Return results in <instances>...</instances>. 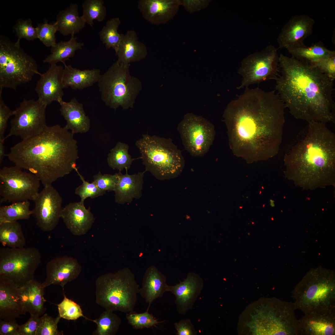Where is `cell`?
Wrapping results in <instances>:
<instances>
[{"label": "cell", "instance_id": "6da1fadb", "mask_svg": "<svg viewBox=\"0 0 335 335\" xmlns=\"http://www.w3.org/2000/svg\"><path fill=\"white\" fill-rule=\"evenodd\" d=\"M286 106L275 91L245 87L223 115L230 149L248 162L277 154L282 139Z\"/></svg>", "mask_w": 335, "mask_h": 335}, {"label": "cell", "instance_id": "7a4b0ae2", "mask_svg": "<svg viewBox=\"0 0 335 335\" xmlns=\"http://www.w3.org/2000/svg\"><path fill=\"white\" fill-rule=\"evenodd\" d=\"M275 89L291 114L309 122L334 119L333 80L312 65L281 54Z\"/></svg>", "mask_w": 335, "mask_h": 335}, {"label": "cell", "instance_id": "3957f363", "mask_svg": "<svg viewBox=\"0 0 335 335\" xmlns=\"http://www.w3.org/2000/svg\"><path fill=\"white\" fill-rule=\"evenodd\" d=\"M74 134L60 125H47L38 134L11 147L7 156L15 165L35 175L44 186L69 174L78 159Z\"/></svg>", "mask_w": 335, "mask_h": 335}, {"label": "cell", "instance_id": "277c9868", "mask_svg": "<svg viewBox=\"0 0 335 335\" xmlns=\"http://www.w3.org/2000/svg\"><path fill=\"white\" fill-rule=\"evenodd\" d=\"M308 123L305 137L284 156L287 179L303 189L335 185V134L325 123Z\"/></svg>", "mask_w": 335, "mask_h": 335}, {"label": "cell", "instance_id": "5b68a950", "mask_svg": "<svg viewBox=\"0 0 335 335\" xmlns=\"http://www.w3.org/2000/svg\"><path fill=\"white\" fill-rule=\"evenodd\" d=\"M296 309L305 314L335 310V274L319 267L310 269L292 292Z\"/></svg>", "mask_w": 335, "mask_h": 335}, {"label": "cell", "instance_id": "8992f818", "mask_svg": "<svg viewBox=\"0 0 335 335\" xmlns=\"http://www.w3.org/2000/svg\"><path fill=\"white\" fill-rule=\"evenodd\" d=\"M136 145L141 154L145 171L164 180L174 179L182 172L185 162L181 151L170 138L143 134Z\"/></svg>", "mask_w": 335, "mask_h": 335}, {"label": "cell", "instance_id": "52a82bcc", "mask_svg": "<svg viewBox=\"0 0 335 335\" xmlns=\"http://www.w3.org/2000/svg\"><path fill=\"white\" fill-rule=\"evenodd\" d=\"M95 287L96 302L105 310L125 313L134 310L139 286L128 268L99 276Z\"/></svg>", "mask_w": 335, "mask_h": 335}, {"label": "cell", "instance_id": "ba28073f", "mask_svg": "<svg viewBox=\"0 0 335 335\" xmlns=\"http://www.w3.org/2000/svg\"><path fill=\"white\" fill-rule=\"evenodd\" d=\"M130 64L117 61L103 74L97 83L101 98L110 108L123 109L133 108L136 100L142 88L141 81L131 75Z\"/></svg>", "mask_w": 335, "mask_h": 335}, {"label": "cell", "instance_id": "9c48e42d", "mask_svg": "<svg viewBox=\"0 0 335 335\" xmlns=\"http://www.w3.org/2000/svg\"><path fill=\"white\" fill-rule=\"evenodd\" d=\"M34 59L27 54L20 43L0 36V91L4 88L16 90L39 75Z\"/></svg>", "mask_w": 335, "mask_h": 335}, {"label": "cell", "instance_id": "30bf717a", "mask_svg": "<svg viewBox=\"0 0 335 335\" xmlns=\"http://www.w3.org/2000/svg\"><path fill=\"white\" fill-rule=\"evenodd\" d=\"M259 308V333L262 335H300L294 302L275 298L262 299Z\"/></svg>", "mask_w": 335, "mask_h": 335}, {"label": "cell", "instance_id": "8fae6325", "mask_svg": "<svg viewBox=\"0 0 335 335\" xmlns=\"http://www.w3.org/2000/svg\"><path fill=\"white\" fill-rule=\"evenodd\" d=\"M41 262L40 253L36 248L0 249V276L9 278L19 287L34 278Z\"/></svg>", "mask_w": 335, "mask_h": 335}, {"label": "cell", "instance_id": "7c38bea8", "mask_svg": "<svg viewBox=\"0 0 335 335\" xmlns=\"http://www.w3.org/2000/svg\"><path fill=\"white\" fill-rule=\"evenodd\" d=\"M40 181L34 174L15 165L0 170V202L34 201L39 193Z\"/></svg>", "mask_w": 335, "mask_h": 335}, {"label": "cell", "instance_id": "4fadbf2b", "mask_svg": "<svg viewBox=\"0 0 335 335\" xmlns=\"http://www.w3.org/2000/svg\"><path fill=\"white\" fill-rule=\"evenodd\" d=\"M279 57L277 49L271 45L244 58L238 71L242 80L237 89L266 80H275L280 72Z\"/></svg>", "mask_w": 335, "mask_h": 335}, {"label": "cell", "instance_id": "5bb4252c", "mask_svg": "<svg viewBox=\"0 0 335 335\" xmlns=\"http://www.w3.org/2000/svg\"><path fill=\"white\" fill-rule=\"evenodd\" d=\"M177 129L185 149L193 156H204L215 137L213 124L203 117L192 113L184 115Z\"/></svg>", "mask_w": 335, "mask_h": 335}, {"label": "cell", "instance_id": "9a60e30c", "mask_svg": "<svg viewBox=\"0 0 335 335\" xmlns=\"http://www.w3.org/2000/svg\"><path fill=\"white\" fill-rule=\"evenodd\" d=\"M47 105L38 99H24L13 111L14 118L11 121L10 132L5 136H14L26 139L40 133L47 126L46 110Z\"/></svg>", "mask_w": 335, "mask_h": 335}, {"label": "cell", "instance_id": "2e32d148", "mask_svg": "<svg viewBox=\"0 0 335 335\" xmlns=\"http://www.w3.org/2000/svg\"><path fill=\"white\" fill-rule=\"evenodd\" d=\"M35 203L33 214L38 227L49 232L58 225L62 209V199L52 185L44 186L33 201Z\"/></svg>", "mask_w": 335, "mask_h": 335}, {"label": "cell", "instance_id": "e0dca14e", "mask_svg": "<svg viewBox=\"0 0 335 335\" xmlns=\"http://www.w3.org/2000/svg\"><path fill=\"white\" fill-rule=\"evenodd\" d=\"M314 20L306 14L291 17L282 28L277 41L278 48L293 47L304 44L303 41L313 32Z\"/></svg>", "mask_w": 335, "mask_h": 335}, {"label": "cell", "instance_id": "ac0fdd59", "mask_svg": "<svg viewBox=\"0 0 335 335\" xmlns=\"http://www.w3.org/2000/svg\"><path fill=\"white\" fill-rule=\"evenodd\" d=\"M81 270V266L74 258L67 256L56 258L47 263L46 278L42 285L45 288L52 284L59 285L64 290L65 285L76 279Z\"/></svg>", "mask_w": 335, "mask_h": 335}, {"label": "cell", "instance_id": "d6986e66", "mask_svg": "<svg viewBox=\"0 0 335 335\" xmlns=\"http://www.w3.org/2000/svg\"><path fill=\"white\" fill-rule=\"evenodd\" d=\"M63 67L56 64L50 65L47 71L40 73V78L35 90L38 99L47 105L54 101L63 100L64 95L62 83Z\"/></svg>", "mask_w": 335, "mask_h": 335}, {"label": "cell", "instance_id": "ffe728a7", "mask_svg": "<svg viewBox=\"0 0 335 335\" xmlns=\"http://www.w3.org/2000/svg\"><path fill=\"white\" fill-rule=\"evenodd\" d=\"M19 287L6 277L0 276V319H15L26 313L22 302Z\"/></svg>", "mask_w": 335, "mask_h": 335}, {"label": "cell", "instance_id": "44dd1931", "mask_svg": "<svg viewBox=\"0 0 335 335\" xmlns=\"http://www.w3.org/2000/svg\"><path fill=\"white\" fill-rule=\"evenodd\" d=\"M61 218L67 228L74 235H83L91 228L95 220L90 208L87 209L84 202L71 203L62 208Z\"/></svg>", "mask_w": 335, "mask_h": 335}, {"label": "cell", "instance_id": "7402d4cb", "mask_svg": "<svg viewBox=\"0 0 335 335\" xmlns=\"http://www.w3.org/2000/svg\"><path fill=\"white\" fill-rule=\"evenodd\" d=\"M203 287V282L199 277L190 274L183 281L174 286L168 285L167 292L176 297L175 302L178 312L184 314L192 308Z\"/></svg>", "mask_w": 335, "mask_h": 335}, {"label": "cell", "instance_id": "603a6c76", "mask_svg": "<svg viewBox=\"0 0 335 335\" xmlns=\"http://www.w3.org/2000/svg\"><path fill=\"white\" fill-rule=\"evenodd\" d=\"M298 322L300 335H335V310L305 314Z\"/></svg>", "mask_w": 335, "mask_h": 335}, {"label": "cell", "instance_id": "cb8c5ba5", "mask_svg": "<svg viewBox=\"0 0 335 335\" xmlns=\"http://www.w3.org/2000/svg\"><path fill=\"white\" fill-rule=\"evenodd\" d=\"M145 172L132 175L128 174L127 171L125 174L121 172L116 173L117 181L114 191L116 203L120 204L130 203L133 199L141 198Z\"/></svg>", "mask_w": 335, "mask_h": 335}, {"label": "cell", "instance_id": "d4e9b609", "mask_svg": "<svg viewBox=\"0 0 335 335\" xmlns=\"http://www.w3.org/2000/svg\"><path fill=\"white\" fill-rule=\"evenodd\" d=\"M60 110L66 122L65 126L73 134L88 132L90 127V120L86 115L83 105L75 98L69 102L62 100L58 102Z\"/></svg>", "mask_w": 335, "mask_h": 335}, {"label": "cell", "instance_id": "484cf974", "mask_svg": "<svg viewBox=\"0 0 335 335\" xmlns=\"http://www.w3.org/2000/svg\"><path fill=\"white\" fill-rule=\"evenodd\" d=\"M121 39L115 55L117 61L120 64H130L145 59L147 54L146 46L138 40L136 32L133 30L121 34Z\"/></svg>", "mask_w": 335, "mask_h": 335}, {"label": "cell", "instance_id": "4316f807", "mask_svg": "<svg viewBox=\"0 0 335 335\" xmlns=\"http://www.w3.org/2000/svg\"><path fill=\"white\" fill-rule=\"evenodd\" d=\"M166 277L154 266L146 270L142 279V287L139 294L149 304L147 310L158 298L163 297L167 292Z\"/></svg>", "mask_w": 335, "mask_h": 335}, {"label": "cell", "instance_id": "83f0119b", "mask_svg": "<svg viewBox=\"0 0 335 335\" xmlns=\"http://www.w3.org/2000/svg\"><path fill=\"white\" fill-rule=\"evenodd\" d=\"M45 288L34 278L19 287L20 298L26 312L40 316L46 310L44 295Z\"/></svg>", "mask_w": 335, "mask_h": 335}, {"label": "cell", "instance_id": "f1b7e54d", "mask_svg": "<svg viewBox=\"0 0 335 335\" xmlns=\"http://www.w3.org/2000/svg\"><path fill=\"white\" fill-rule=\"evenodd\" d=\"M63 64L62 83L64 88L70 87L74 90H82L87 88L97 83L101 75L98 69L81 70L65 63Z\"/></svg>", "mask_w": 335, "mask_h": 335}, {"label": "cell", "instance_id": "f546056e", "mask_svg": "<svg viewBox=\"0 0 335 335\" xmlns=\"http://www.w3.org/2000/svg\"><path fill=\"white\" fill-rule=\"evenodd\" d=\"M176 2L168 0H139L137 7L143 17L153 25L159 24L172 14Z\"/></svg>", "mask_w": 335, "mask_h": 335}, {"label": "cell", "instance_id": "4dcf8cb0", "mask_svg": "<svg viewBox=\"0 0 335 335\" xmlns=\"http://www.w3.org/2000/svg\"><path fill=\"white\" fill-rule=\"evenodd\" d=\"M58 31L65 36H74L85 27V22L79 16L77 3H71L57 15L56 21Z\"/></svg>", "mask_w": 335, "mask_h": 335}, {"label": "cell", "instance_id": "1f68e13d", "mask_svg": "<svg viewBox=\"0 0 335 335\" xmlns=\"http://www.w3.org/2000/svg\"><path fill=\"white\" fill-rule=\"evenodd\" d=\"M294 58L310 65L335 55V51L325 47L321 42L310 47L304 44L286 49Z\"/></svg>", "mask_w": 335, "mask_h": 335}, {"label": "cell", "instance_id": "d6a6232c", "mask_svg": "<svg viewBox=\"0 0 335 335\" xmlns=\"http://www.w3.org/2000/svg\"><path fill=\"white\" fill-rule=\"evenodd\" d=\"M83 46V43L77 41V37L71 36L69 40L61 41L51 47V54L43 62L50 65L56 64L58 62L64 64L65 61L74 56L77 51L82 49Z\"/></svg>", "mask_w": 335, "mask_h": 335}, {"label": "cell", "instance_id": "836d02e7", "mask_svg": "<svg viewBox=\"0 0 335 335\" xmlns=\"http://www.w3.org/2000/svg\"><path fill=\"white\" fill-rule=\"evenodd\" d=\"M0 242L7 247H24L26 240L20 224L17 221L0 223Z\"/></svg>", "mask_w": 335, "mask_h": 335}, {"label": "cell", "instance_id": "e575fe53", "mask_svg": "<svg viewBox=\"0 0 335 335\" xmlns=\"http://www.w3.org/2000/svg\"><path fill=\"white\" fill-rule=\"evenodd\" d=\"M129 146L127 144L120 141L110 150L108 155L107 163L109 166L114 170L117 169L121 172L124 169L127 171L131 167L135 159L128 153Z\"/></svg>", "mask_w": 335, "mask_h": 335}, {"label": "cell", "instance_id": "d590c367", "mask_svg": "<svg viewBox=\"0 0 335 335\" xmlns=\"http://www.w3.org/2000/svg\"><path fill=\"white\" fill-rule=\"evenodd\" d=\"M29 200L11 203L0 207V223L29 219L33 211L30 209Z\"/></svg>", "mask_w": 335, "mask_h": 335}, {"label": "cell", "instance_id": "8d00e7d4", "mask_svg": "<svg viewBox=\"0 0 335 335\" xmlns=\"http://www.w3.org/2000/svg\"><path fill=\"white\" fill-rule=\"evenodd\" d=\"M114 311L106 310L95 319H90L97 325L94 335H115L121 323V319Z\"/></svg>", "mask_w": 335, "mask_h": 335}, {"label": "cell", "instance_id": "74e56055", "mask_svg": "<svg viewBox=\"0 0 335 335\" xmlns=\"http://www.w3.org/2000/svg\"><path fill=\"white\" fill-rule=\"evenodd\" d=\"M121 24L118 17L112 18L108 20L99 32L100 39L105 44L106 49L112 48L115 53L117 51L121 40V34L118 31Z\"/></svg>", "mask_w": 335, "mask_h": 335}, {"label": "cell", "instance_id": "f35d334b", "mask_svg": "<svg viewBox=\"0 0 335 335\" xmlns=\"http://www.w3.org/2000/svg\"><path fill=\"white\" fill-rule=\"evenodd\" d=\"M82 19L85 22L92 27L93 21L101 22L104 20L107 10L103 0H85L82 4Z\"/></svg>", "mask_w": 335, "mask_h": 335}, {"label": "cell", "instance_id": "ab89813d", "mask_svg": "<svg viewBox=\"0 0 335 335\" xmlns=\"http://www.w3.org/2000/svg\"><path fill=\"white\" fill-rule=\"evenodd\" d=\"M126 318L128 323L135 329L156 327L163 322L158 321L147 310L143 313H138L134 310L126 313Z\"/></svg>", "mask_w": 335, "mask_h": 335}, {"label": "cell", "instance_id": "60d3db41", "mask_svg": "<svg viewBox=\"0 0 335 335\" xmlns=\"http://www.w3.org/2000/svg\"><path fill=\"white\" fill-rule=\"evenodd\" d=\"M64 298L57 305L59 315L61 317L68 320H75L81 317L90 320L84 316L80 306L74 301L67 298L64 294Z\"/></svg>", "mask_w": 335, "mask_h": 335}, {"label": "cell", "instance_id": "b9f144b4", "mask_svg": "<svg viewBox=\"0 0 335 335\" xmlns=\"http://www.w3.org/2000/svg\"><path fill=\"white\" fill-rule=\"evenodd\" d=\"M37 38L47 47H54L56 44L55 34L58 31L56 21L48 23L47 21L38 23L36 28Z\"/></svg>", "mask_w": 335, "mask_h": 335}, {"label": "cell", "instance_id": "7bdbcfd3", "mask_svg": "<svg viewBox=\"0 0 335 335\" xmlns=\"http://www.w3.org/2000/svg\"><path fill=\"white\" fill-rule=\"evenodd\" d=\"M13 29L18 37L16 42L20 43V40L25 38L28 41H33L38 38L36 28L33 26L30 19L24 20L19 18L13 26Z\"/></svg>", "mask_w": 335, "mask_h": 335}, {"label": "cell", "instance_id": "ee69618b", "mask_svg": "<svg viewBox=\"0 0 335 335\" xmlns=\"http://www.w3.org/2000/svg\"><path fill=\"white\" fill-rule=\"evenodd\" d=\"M74 170L77 172L83 182L81 185L75 189V194L80 198V201L84 202L88 198H95L101 196L106 193L100 190L93 181L90 183L86 181L76 168Z\"/></svg>", "mask_w": 335, "mask_h": 335}, {"label": "cell", "instance_id": "f6af8a7d", "mask_svg": "<svg viewBox=\"0 0 335 335\" xmlns=\"http://www.w3.org/2000/svg\"><path fill=\"white\" fill-rule=\"evenodd\" d=\"M41 318V322L36 335H63L57 328V324L61 318L59 315L56 318H53L45 314Z\"/></svg>", "mask_w": 335, "mask_h": 335}, {"label": "cell", "instance_id": "bcb514c9", "mask_svg": "<svg viewBox=\"0 0 335 335\" xmlns=\"http://www.w3.org/2000/svg\"><path fill=\"white\" fill-rule=\"evenodd\" d=\"M117 181L116 173L102 174L100 171L93 176V181L98 187L105 192L114 191Z\"/></svg>", "mask_w": 335, "mask_h": 335}, {"label": "cell", "instance_id": "7dc6e473", "mask_svg": "<svg viewBox=\"0 0 335 335\" xmlns=\"http://www.w3.org/2000/svg\"><path fill=\"white\" fill-rule=\"evenodd\" d=\"M310 65L317 68L334 81L335 79V55Z\"/></svg>", "mask_w": 335, "mask_h": 335}, {"label": "cell", "instance_id": "c3c4849f", "mask_svg": "<svg viewBox=\"0 0 335 335\" xmlns=\"http://www.w3.org/2000/svg\"><path fill=\"white\" fill-rule=\"evenodd\" d=\"M2 91H0V139H5L4 133L7 126L9 118L13 115V111L6 105L2 97Z\"/></svg>", "mask_w": 335, "mask_h": 335}, {"label": "cell", "instance_id": "681fc988", "mask_svg": "<svg viewBox=\"0 0 335 335\" xmlns=\"http://www.w3.org/2000/svg\"><path fill=\"white\" fill-rule=\"evenodd\" d=\"M38 315H30L25 323L19 325L20 335H36L37 329L40 324L41 318Z\"/></svg>", "mask_w": 335, "mask_h": 335}, {"label": "cell", "instance_id": "f907efd6", "mask_svg": "<svg viewBox=\"0 0 335 335\" xmlns=\"http://www.w3.org/2000/svg\"><path fill=\"white\" fill-rule=\"evenodd\" d=\"M19 325L15 319L5 321L0 319L1 335H20Z\"/></svg>", "mask_w": 335, "mask_h": 335}, {"label": "cell", "instance_id": "816d5d0a", "mask_svg": "<svg viewBox=\"0 0 335 335\" xmlns=\"http://www.w3.org/2000/svg\"><path fill=\"white\" fill-rule=\"evenodd\" d=\"M174 326L178 335H194L197 332L189 319L181 320L175 323Z\"/></svg>", "mask_w": 335, "mask_h": 335}, {"label": "cell", "instance_id": "f5cc1de1", "mask_svg": "<svg viewBox=\"0 0 335 335\" xmlns=\"http://www.w3.org/2000/svg\"><path fill=\"white\" fill-rule=\"evenodd\" d=\"M5 140L0 139V164L1 165L3 161V159L5 156H7L5 153V146L4 145V141Z\"/></svg>", "mask_w": 335, "mask_h": 335}]
</instances>
